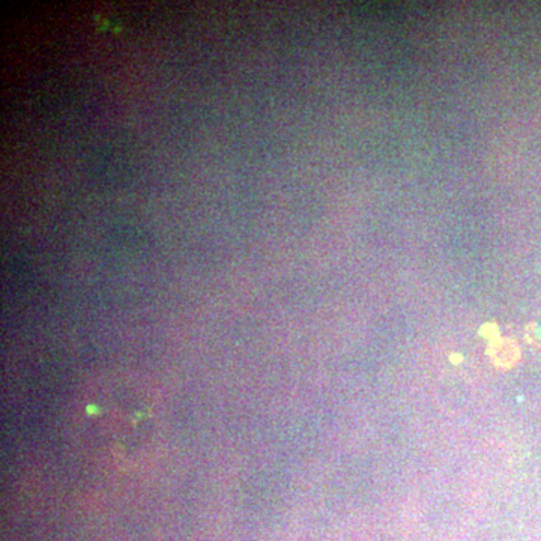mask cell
<instances>
[{
    "instance_id": "1",
    "label": "cell",
    "mask_w": 541,
    "mask_h": 541,
    "mask_svg": "<svg viewBox=\"0 0 541 541\" xmlns=\"http://www.w3.org/2000/svg\"><path fill=\"white\" fill-rule=\"evenodd\" d=\"M489 354H490L492 361L500 369H510V367H513V365L518 362L519 355H520L518 346L514 345L513 342H510V340H505V338H503V340L495 342L490 346Z\"/></svg>"
}]
</instances>
